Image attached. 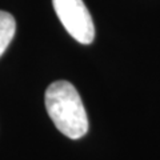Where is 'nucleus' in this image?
<instances>
[{
	"label": "nucleus",
	"instance_id": "f257e3e1",
	"mask_svg": "<svg viewBox=\"0 0 160 160\" xmlns=\"http://www.w3.org/2000/svg\"><path fill=\"white\" fill-rule=\"evenodd\" d=\"M46 108L49 118L63 135L80 139L88 131V118L80 95L71 83L59 80L46 91Z\"/></svg>",
	"mask_w": 160,
	"mask_h": 160
},
{
	"label": "nucleus",
	"instance_id": "f03ea898",
	"mask_svg": "<svg viewBox=\"0 0 160 160\" xmlns=\"http://www.w3.org/2000/svg\"><path fill=\"white\" fill-rule=\"evenodd\" d=\"M55 12L71 36L82 44L92 43L95 26L83 0H52Z\"/></svg>",
	"mask_w": 160,
	"mask_h": 160
},
{
	"label": "nucleus",
	"instance_id": "7ed1b4c3",
	"mask_svg": "<svg viewBox=\"0 0 160 160\" xmlns=\"http://www.w3.org/2000/svg\"><path fill=\"white\" fill-rule=\"evenodd\" d=\"M16 31V22L11 13L0 11V56L9 46Z\"/></svg>",
	"mask_w": 160,
	"mask_h": 160
}]
</instances>
